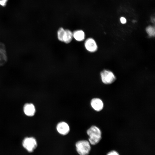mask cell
Returning <instances> with one entry per match:
<instances>
[{"mask_svg": "<svg viewBox=\"0 0 155 155\" xmlns=\"http://www.w3.org/2000/svg\"><path fill=\"white\" fill-rule=\"evenodd\" d=\"M88 136V141L90 144L94 145L98 144L102 138V132L100 129L95 125H92L86 131Z\"/></svg>", "mask_w": 155, "mask_h": 155, "instance_id": "obj_1", "label": "cell"}, {"mask_svg": "<svg viewBox=\"0 0 155 155\" xmlns=\"http://www.w3.org/2000/svg\"><path fill=\"white\" fill-rule=\"evenodd\" d=\"M76 151L79 155H88L90 151V144L88 141L81 140L75 144Z\"/></svg>", "mask_w": 155, "mask_h": 155, "instance_id": "obj_2", "label": "cell"}, {"mask_svg": "<svg viewBox=\"0 0 155 155\" xmlns=\"http://www.w3.org/2000/svg\"><path fill=\"white\" fill-rule=\"evenodd\" d=\"M22 144L27 151L31 152L37 148V142L36 139L33 137H26L23 140Z\"/></svg>", "mask_w": 155, "mask_h": 155, "instance_id": "obj_3", "label": "cell"}, {"mask_svg": "<svg viewBox=\"0 0 155 155\" xmlns=\"http://www.w3.org/2000/svg\"><path fill=\"white\" fill-rule=\"evenodd\" d=\"M101 80L103 83L106 84H111L116 80V78L111 71L104 70L100 73Z\"/></svg>", "mask_w": 155, "mask_h": 155, "instance_id": "obj_4", "label": "cell"}, {"mask_svg": "<svg viewBox=\"0 0 155 155\" xmlns=\"http://www.w3.org/2000/svg\"><path fill=\"white\" fill-rule=\"evenodd\" d=\"M56 128L57 132L63 136L67 135L70 130L69 124L66 122L63 121L59 122L56 125Z\"/></svg>", "mask_w": 155, "mask_h": 155, "instance_id": "obj_5", "label": "cell"}, {"mask_svg": "<svg viewBox=\"0 0 155 155\" xmlns=\"http://www.w3.org/2000/svg\"><path fill=\"white\" fill-rule=\"evenodd\" d=\"M84 46L86 50L90 53H94L98 49L97 44L94 40L92 38H87L84 42Z\"/></svg>", "mask_w": 155, "mask_h": 155, "instance_id": "obj_6", "label": "cell"}, {"mask_svg": "<svg viewBox=\"0 0 155 155\" xmlns=\"http://www.w3.org/2000/svg\"><path fill=\"white\" fill-rule=\"evenodd\" d=\"M90 104L92 108L97 112L101 111L104 106V104L102 100L97 98L92 99L90 101Z\"/></svg>", "mask_w": 155, "mask_h": 155, "instance_id": "obj_7", "label": "cell"}, {"mask_svg": "<svg viewBox=\"0 0 155 155\" xmlns=\"http://www.w3.org/2000/svg\"><path fill=\"white\" fill-rule=\"evenodd\" d=\"M24 111L26 115L32 117L35 115L36 110L35 107L33 104L26 103L24 106Z\"/></svg>", "mask_w": 155, "mask_h": 155, "instance_id": "obj_8", "label": "cell"}, {"mask_svg": "<svg viewBox=\"0 0 155 155\" xmlns=\"http://www.w3.org/2000/svg\"><path fill=\"white\" fill-rule=\"evenodd\" d=\"M73 38L78 42L83 41L85 38L84 32L81 30H78L73 32Z\"/></svg>", "mask_w": 155, "mask_h": 155, "instance_id": "obj_9", "label": "cell"}, {"mask_svg": "<svg viewBox=\"0 0 155 155\" xmlns=\"http://www.w3.org/2000/svg\"><path fill=\"white\" fill-rule=\"evenodd\" d=\"M7 57L5 47L4 44L0 43V66L6 61Z\"/></svg>", "mask_w": 155, "mask_h": 155, "instance_id": "obj_10", "label": "cell"}, {"mask_svg": "<svg viewBox=\"0 0 155 155\" xmlns=\"http://www.w3.org/2000/svg\"><path fill=\"white\" fill-rule=\"evenodd\" d=\"M73 38V32L69 29H65L63 42L66 44L70 43Z\"/></svg>", "mask_w": 155, "mask_h": 155, "instance_id": "obj_11", "label": "cell"}, {"mask_svg": "<svg viewBox=\"0 0 155 155\" xmlns=\"http://www.w3.org/2000/svg\"><path fill=\"white\" fill-rule=\"evenodd\" d=\"M65 30L63 28L61 27L59 29L57 32V38L59 41L61 42H63Z\"/></svg>", "mask_w": 155, "mask_h": 155, "instance_id": "obj_12", "label": "cell"}, {"mask_svg": "<svg viewBox=\"0 0 155 155\" xmlns=\"http://www.w3.org/2000/svg\"><path fill=\"white\" fill-rule=\"evenodd\" d=\"M146 31L149 36H154L155 33L154 27L150 26H149L146 28Z\"/></svg>", "mask_w": 155, "mask_h": 155, "instance_id": "obj_13", "label": "cell"}, {"mask_svg": "<svg viewBox=\"0 0 155 155\" xmlns=\"http://www.w3.org/2000/svg\"><path fill=\"white\" fill-rule=\"evenodd\" d=\"M8 0H0V5L5 6L7 4Z\"/></svg>", "mask_w": 155, "mask_h": 155, "instance_id": "obj_14", "label": "cell"}, {"mask_svg": "<svg viewBox=\"0 0 155 155\" xmlns=\"http://www.w3.org/2000/svg\"><path fill=\"white\" fill-rule=\"evenodd\" d=\"M107 155H119V153L115 151H112L109 152Z\"/></svg>", "mask_w": 155, "mask_h": 155, "instance_id": "obj_15", "label": "cell"}, {"mask_svg": "<svg viewBox=\"0 0 155 155\" xmlns=\"http://www.w3.org/2000/svg\"><path fill=\"white\" fill-rule=\"evenodd\" d=\"M120 20L122 24H125L126 22V19L123 17H121L120 18Z\"/></svg>", "mask_w": 155, "mask_h": 155, "instance_id": "obj_16", "label": "cell"}, {"mask_svg": "<svg viewBox=\"0 0 155 155\" xmlns=\"http://www.w3.org/2000/svg\"><path fill=\"white\" fill-rule=\"evenodd\" d=\"M135 20H133V22H135Z\"/></svg>", "mask_w": 155, "mask_h": 155, "instance_id": "obj_17", "label": "cell"}]
</instances>
